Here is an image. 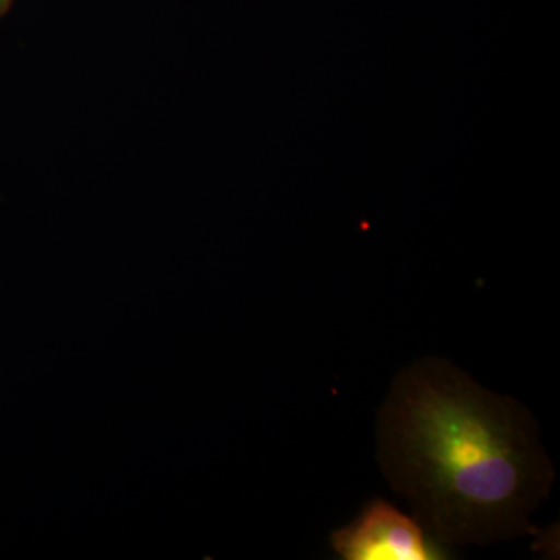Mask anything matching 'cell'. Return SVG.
Instances as JSON below:
<instances>
[{
	"label": "cell",
	"instance_id": "1",
	"mask_svg": "<svg viewBox=\"0 0 560 560\" xmlns=\"http://www.w3.org/2000/svg\"><path fill=\"white\" fill-rule=\"evenodd\" d=\"M378 463L420 528L442 545L539 536L530 517L556 471L525 405L441 357L394 378L377 420Z\"/></svg>",
	"mask_w": 560,
	"mask_h": 560
},
{
	"label": "cell",
	"instance_id": "2",
	"mask_svg": "<svg viewBox=\"0 0 560 560\" xmlns=\"http://www.w3.org/2000/svg\"><path fill=\"white\" fill-rule=\"evenodd\" d=\"M330 545L346 560L447 559L415 518L385 500L368 503L355 521L331 534Z\"/></svg>",
	"mask_w": 560,
	"mask_h": 560
},
{
	"label": "cell",
	"instance_id": "3",
	"mask_svg": "<svg viewBox=\"0 0 560 560\" xmlns=\"http://www.w3.org/2000/svg\"><path fill=\"white\" fill-rule=\"evenodd\" d=\"M11 3H13V0H0V18L9 11Z\"/></svg>",
	"mask_w": 560,
	"mask_h": 560
}]
</instances>
